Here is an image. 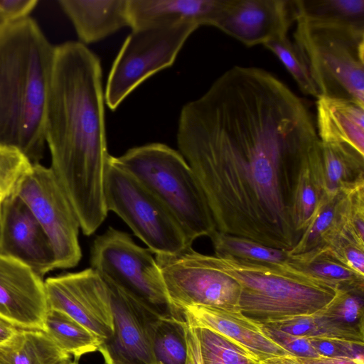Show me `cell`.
Listing matches in <instances>:
<instances>
[{
	"mask_svg": "<svg viewBox=\"0 0 364 364\" xmlns=\"http://www.w3.org/2000/svg\"><path fill=\"white\" fill-rule=\"evenodd\" d=\"M28 206L53 247L56 268L75 267L82 257L80 224L66 193L51 168L33 164L16 193Z\"/></svg>",
	"mask_w": 364,
	"mask_h": 364,
	"instance_id": "obj_10",
	"label": "cell"
},
{
	"mask_svg": "<svg viewBox=\"0 0 364 364\" xmlns=\"http://www.w3.org/2000/svg\"><path fill=\"white\" fill-rule=\"evenodd\" d=\"M149 249L137 245L126 232L109 227L93 241L92 268L109 283L163 316L182 317L173 309Z\"/></svg>",
	"mask_w": 364,
	"mask_h": 364,
	"instance_id": "obj_8",
	"label": "cell"
},
{
	"mask_svg": "<svg viewBox=\"0 0 364 364\" xmlns=\"http://www.w3.org/2000/svg\"><path fill=\"white\" fill-rule=\"evenodd\" d=\"M296 17L294 0H223L213 26L252 47L287 36Z\"/></svg>",
	"mask_w": 364,
	"mask_h": 364,
	"instance_id": "obj_14",
	"label": "cell"
},
{
	"mask_svg": "<svg viewBox=\"0 0 364 364\" xmlns=\"http://www.w3.org/2000/svg\"><path fill=\"white\" fill-rule=\"evenodd\" d=\"M319 164L325 195L348 194L364 187V156L320 141Z\"/></svg>",
	"mask_w": 364,
	"mask_h": 364,
	"instance_id": "obj_21",
	"label": "cell"
},
{
	"mask_svg": "<svg viewBox=\"0 0 364 364\" xmlns=\"http://www.w3.org/2000/svg\"><path fill=\"white\" fill-rule=\"evenodd\" d=\"M342 218V232L364 247V187L346 194Z\"/></svg>",
	"mask_w": 364,
	"mask_h": 364,
	"instance_id": "obj_34",
	"label": "cell"
},
{
	"mask_svg": "<svg viewBox=\"0 0 364 364\" xmlns=\"http://www.w3.org/2000/svg\"><path fill=\"white\" fill-rule=\"evenodd\" d=\"M187 341L188 347L190 364H203L202 360L198 340L194 328L188 326Z\"/></svg>",
	"mask_w": 364,
	"mask_h": 364,
	"instance_id": "obj_40",
	"label": "cell"
},
{
	"mask_svg": "<svg viewBox=\"0 0 364 364\" xmlns=\"http://www.w3.org/2000/svg\"><path fill=\"white\" fill-rule=\"evenodd\" d=\"M289 264L337 289L364 290V276L328 255L323 247L299 255H290Z\"/></svg>",
	"mask_w": 364,
	"mask_h": 364,
	"instance_id": "obj_25",
	"label": "cell"
},
{
	"mask_svg": "<svg viewBox=\"0 0 364 364\" xmlns=\"http://www.w3.org/2000/svg\"><path fill=\"white\" fill-rule=\"evenodd\" d=\"M263 46L282 63L303 93L316 99L319 97V92L304 57L287 36L275 38Z\"/></svg>",
	"mask_w": 364,
	"mask_h": 364,
	"instance_id": "obj_33",
	"label": "cell"
},
{
	"mask_svg": "<svg viewBox=\"0 0 364 364\" xmlns=\"http://www.w3.org/2000/svg\"><path fill=\"white\" fill-rule=\"evenodd\" d=\"M323 247L336 260L364 276V247L355 243L342 231Z\"/></svg>",
	"mask_w": 364,
	"mask_h": 364,
	"instance_id": "obj_35",
	"label": "cell"
},
{
	"mask_svg": "<svg viewBox=\"0 0 364 364\" xmlns=\"http://www.w3.org/2000/svg\"><path fill=\"white\" fill-rule=\"evenodd\" d=\"M21 329L14 323L0 316V345L7 341Z\"/></svg>",
	"mask_w": 364,
	"mask_h": 364,
	"instance_id": "obj_41",
	"label": "cell"
},
{
	"mask_svg": "<svg viewBox=\"0 0 364 364\" xmlns=\"http://www.w3.org/2000/svg\"><path fill=\"white\" fill-rule=\"evenodd\" d=\"M181 314L189 326L213 330L248 350L259 361L290 355L264 334L261 323L239 309L191 306L183 309Z\"/></svg>",
	"mask_w": 364,
	"mask_h": 364,
	"instance_id": "obj_17",
	"label": "cell"
},
{
	"mask_svg": "<svg viewBox=\"0 0 364 364\" xmlns=\"http://www.w3.org/2000/svg\"><path fill=\"white\" fill-rule=\"evenodd\" d=\"M320 144L301 161L294 176L291 219L297 232L302 234L324 196L319 164Z\"/></svg>",
	"mask_w": 364,
	"mask_h": 364,
	"instance_id": "obj_22",
	"label": "cell"
},
{
	"mask_svg": "<svg viewBox=\"0 0 364 364\" xmlns=\"http://www.w3.org/2000/svg\"><path fill=\"white\" fill-rule=\"evenodd\" d=\"M215 255H226L235 258L284 265L289 264L288 251L266 246L247 237L232 235L218 230L209 237Z\"/></svg>",
	"mask_w": 364,
	"mask_h": 364,
	"instance_id": "obj_29",
	"label": "cell"
},
{
	"mask_svg": "<svg viewBox=\"0 0 364 364\" xmlns=\"http://www.w3.org/2000/svg\"><path fill=\"white\" fill-rule=\"evenodd\" d=\"M259 364H303L297 357L291 355L269 358L259 361Z\"/></svg>",
	"mask_w": 364,
	"mask_h": 364,
	"instance_id": "obj_42",
	"label": "cell"
},
{
	"mask_svg": "<svg viewBox=\"0 0 364 364\" xmlns=\"http://www.w3.org/2000/svg\"><path fill=\"white\" fill-rule=\"evenodd\" d=\"M294 1L296 16L312 21L364 27V0Z\"/></svg>",
	"mask_w": 364,
	"mask_h": 364,
	"instance_id": "obj_28",
	"label": "cell"
},
{
	"mask_svg": "<svg viewBox=\"0 0 364 364\" xmlns=\"http://www.w3.org/2000/svg\"><path fill=\"white\" fill-rule=\"evenodd\" d=\"M188 326L183 318L171 316L159 318L152 338L154 364H190Z\"/></svg>",
	"mask_w": 364,
	"mask_h": 364,
	"instance_id": "obj_27",
	"label": "cell"
},
{
	"mask_svg": "<svg viewBox=\"0 0 364 364\" xmlns=\"http://www.w3.org/2000/svg\"><path fill=\"white\" fill-rule=\"evenodd\" d=\"M198 28L183 23L132 30L109 73L104 95L108 107L115 110L142 82L171 66L188 38Z\"/></svg>",
	"mask_w": 364,
	"mask_h": 364,
	"instance_id": "obj_9",
	"label": "cell"
},
{
	"mask_svg": "<svg viewBox=\"0 0 364 364\" xmlns=\"http://www.w3.org/2000/svg\"><path fill=\"white\" fill-rule=\"evenodd\" d=\"M316 128L323 144L343 146L364 156V106L354 101L319 97Z\"/></svg>",
	"mask_w": 364,
	"mask_h": 364,
	"instance_id": "obj_19",
	"label": "cell"
},
{
	"mask_svg": "<svg viewBox=\"0 0 364 364\" xmlns=\"http://www.w3.org/2000/svg\"><path fill=\"white\" fill-rule=\"evenodd\" d=\"M309 339L319 356L363 360V343L331 338H310Z\"/></svg>",
	"mask_w": 364,
	"mask_h": 364,
	"instance_id": "obj_36",
	"label": "cell"
},
{
	"mask_svg": "<svg viewBox=\"0 0 364 364\" xmlns=\"http://www.w3.org/2000/svg\"><path fill=\"white\" fill-rule=\"evenodd\" d=\"M65 364H78V361L75 360H72L70 359V360L69 361H68Z\"/></svg>",
	"mask_w": 364,
	"mask_h": 364,
	"instance_id": "obj_44",
	"label": "cell"
},
{
	"mask_svg": "<svg viewBox=\"0 0 364 364\" xmlns=\"http://www.w3.org/2000/svg\"><path fill=\"white\" fill-rule=\"evenodd\" d=\"M223 0H128L132 30L183 23L213 26Z\"/></svg>",
	"mask_w": 364,
	"mask_h": 364,
	"instance_id": "obj_18",
	"label": "cell"
},
{
	"mask_svg": "<svg viewBox=\"0 0 364 364\" xmlns=\"http://www.w3.org/2000/svg\"><path fill=\"white\" fill-rule=\"evenodd\" d=\"M70 357L41 330L21 329L0 345V364H65Z\"/></svg>",
	"mask_w": 364,
	"mask_h": 364,
	"instance_id": "obj_23",
	"label": "cell"
},
{
	"mask_svg": "<svg viewBox=\"0 0 364 364\" xmlns=\"http://www.w3.org/2000/svg\"><path fill=\"white\" fill-rule=\"evenodd\" d=\"M205 257L212 267L240 284V311L261 324L314 314L328 304L338 291L289 264H270L226 255Z\"/></svg>",
	"mask_w": 364,
	"mask_h": 364,
	"instance_id": "obj_4",
	"label": "cell"
},
{
	"mask_svg": "<svg viewBox=\"0 0 364 364\" xmlns=\"http://www.w3.org/2000/svg\"><path fill=\"white\" fill-rule=\"evenodd\" d=\"M297 358L303 364H363V360L347 358L326 356Z\"/></svg>",
	"mask_w": 364,
	"mask_h": 364,
	"instance_id": "obj_39",
	"label": "cell"
},
{
	"mask_svg": "<svg viewBox=\"0 0 364 364\" xmlns=\"http://www.w3.org/2000/svg\"><path fill=\"white\" fill-rule=\"evenodd\" d=\"M82 44L92 43L129 26L128 0H58Z\"/></svg>",
	"mask_w": 364,
	"mask_h": 364,
	"instance_id": "obj_20",
	"label": "cell"
},
{
	"mask_svg": "<svg viewBox=\"0 0 364 364\" xmlns=\"http://www.w3.org/2000/svg\"><path fill=\"white\" fill-rule=\"evenodd\" d=\"M105 282L110 296L114 333L109 339L100 344L97 350L105 363L154 364L153 334L156 323L163 316Z\"/></svg>",
	"mask_w": 364,
	"mask_h": 364,
	"instance_id": "obj_13",
	"label": "cell"
},
{
	"mask_svg": "<svg viewBox=\"0 0 364 364\" xmlns=\"http://www.w3.org/2000/svg\"><path fill=\"white\" fill-rule=\"evenodd\" d=\"M48 309L42 278L22 262L0 255V316L20 328L43 331Z\"/></svg>",
	"mask_w": 364,
	"mask_h": 364,
	"instance_id": "obj_16",
	"label": "cell"
},
{
	"mask_svg": "<svg viewBox=\"0 0 364 364\" xmlns=\"http://www.w3.org/2000/svg\"><path fill=\"white\" fill-rule=\"evenodd\" d=\"M364 290L338 289L320 313L330 321L364 338Z\"/></svg>",
	"mask_w": 364,
	"mask_h": 364,
	"instance_id": "obj_31",
	"label": "cell"
},
{
	"mask_svg": "<svg viewBox=\"0 0 364 364\" xmlns=\"http://www.w3.org/2000/svg\"><path fill=\"white\" fill-rule=\"evenodd\" d=\"M264 324L308 338H331L364 343V338L330 321L319 311L311 314L296 316Z\"/></svg>",
	"mask_w": 364,
	"mask_h": 364,
	"instance_id": "obj_32",
	"label": "cell"
},
{
	"mask_svg": "<svg viewBox=\"0 0 364 364\" xmlns=\"http://www.w3.org/2000/svg\"><path fill=\"white\" fill-rule=\"evenodd\" d=\"M102 68L85 44L55 46L45 118L51 168L91 235L106 219L105 175L107 151Z\"/></svg>",
	"mask_w": 364,
	"mask_h": 364,
	"instance_id": "obj_2",
	"label": "cell"
},
{
	"mask_svg": "<svg viewBox=\"0 0 364 364\" xmlns=\"http://www.w3.org/2000/svg\"><path fill=\"white\" fill-rule=\"evenodd\" d=\"M155 258L170 303L180 316L183 309L191 306L239 309L240 284L212 267L205 255L192 246L173 255H156Z\"/></svg>",
	"mask_w": 364,
	"mask_h": 364,
	"instance_id": "obj_11",
	"label": "cell"
},
{
	"mask_svg": "<svg viewBox=\"0 0 364 364\" xmlns=\"http://www.w3.org/2000/svg\"><path fill=\"white\" fill-rule=\"evenodd\" d=\"M346 194L325 195L289 255H299L326 245L342 231V215Z\"/></svg>",
	"mask_w": 364,
	"mask_h": 364,
	"instance_id": "obj_24",
	"label": "cell"
},
{
	"mask_svg": "<svg viewBox=\"0 0 364 364\" xmlns=\"http://www.w3.org/2000/svg\"><path fill=\"white\" fill-rule=\"evenodd\" d=\"M179 152L216 230L291 250L294 176L320 144L306 103L259 68L235 65L181 109Z\"/></svg>",
	"mask_w": 364,
	"mask_h": 364,
	"instance_id": "obj_1",
	"label": "cell"
},
{
	"mask_svg": "<svg viewBox=\"0 0 364 364\" xmlns=\"http://www.w3.org/2000/svg\"><path fill=\"white\" fill-rule=\"evenodd\" d=\"M104 198L107 210L119 215L156 255H173L192 246L166 207L111 155L105 175Z\"/></svg>",
	"mask_w": 364,
	"mask_h": 364,
	"instance_id": "obj_7",
	"label": "cell"
},
{
	"mask_svg": "<svg viewBox=\"0 0 364 364\" xmlns=\"http://www.w3.org/2000/svg\"><path fill=\"white\" fill-rule=\"evenodd\" d=\"M43 331L63 352L78 361L84 355L97 351L101 341L92 332L65 313L49 309Z\"/></svg>",
	"mask_w": 364,
	"mask_h": 364,
	"instance_id": "obj_26",
	"label": "cell"
},
{
	"mask_svg": "<svg viewBox=\"0 0 364 364\" xmlns=\"http://www.w3.org/2000/svg\"><path fill=\"white\" fill-rule=\"evenodd\" d=\"M295 22L294 43L307 64L319 97L352 100L364 106V27L300 16Z\"/></svg>",
	"mask_w": 364,
	"mask_h": 364,
	"instance_id": "obj_6",
	"label": "cell"
},
{
	"mask_svg": "<svg viewBox=\"0 0 364 364\" xmlns=\"http://www.w3.org/2000/svg\"><path fill=\"white\" fill-rule=\"evenodd\" d=\"M38 3L37 0H0V24L29 17Z\"/></svg>",
	"mask_w": 364,
	"mask_h": 364,
	"instance_id": "obj_38",
	"label": "cell"
},
{
	"mask_svg": "<svg viewBox=\"0 0 364 364\" xmlns=\"http://www.w3.org/2000/svg\"><path fill=\"white\" fill-rule=\"evenodd\" d=\"M0 212H1V203H0Z\"/></svg>",
	"mask_w": 364,
	"mask_h": 364,
	"instance_id": "obj_45",
	"label": "cell"
},
{
	"mask_svg": "<svg viewBox=\"0 0 364 364\" xmlns=\"http://www.w3.org/2000/svg\"><path fill=\"white\" fill-rule=\"evenodd\" d=\"M0 255L22 262L41 278L56 268L55 253L47 235L16 195L1 203Z\"/></svg>",
	"mask_w": 364,
	"mask_h": 364,
	"instance_id": "obj_15",
	"label": "cell"
},
{
	"mask_svg": "<svg viewBox=\"0 0 364 364\" xmlns=\"http://www.w3.org/2000/svg\"><path fill=\"white\" fill-rule=\"evenodd\" d=\"M44 285L49 309L72 317L101 343L112 336L114 321L109 289L92 268L49 277Z\"/></svg>",
	"mask_w": 364,
	"mask_h": 364,
	"instance_id": "obj_12",
	"label": "cell"
},
{
	"mask_svg": "<svg viewBox=\"0 0 364 364\" xmlns=\"http://www.w3.org/2000/svg\"><path fill=\"white\" fill-rule=\"evenodd\" d=\"M193 328L203 364H259L252 354L227 337L206 328Z\"/></svg>",
	"mask_w": 364,
	"mask_h": 364,
	"instance_id": "obj_30",
	"label": "cell"
},
{
	"mask_svg": "<svg viewBox=\"0 0 364 364\" xmlns=\"http://www.w3.org/2000/svg\"><path fill=\"white\" fill-rule=\"evenodd\" d=\"M261 326L264 334L290 355L299 358L319 356L308 338L289 333L267 324Z\"/></svg>",
	"mask_w": 364,
	"mask_h": 364,
	"instance_id": "obj_37",
	"label": "cell"
},
{
	"mask_svg": "<svg viewBox=\"0 0 364 364\" xmlns=\"http://www.w3.org/2000/svg\"><path fill=\"white\" fill-rule=\"evenodd\" d=\"M114 158L166 207L191 242L216 230L195 175L179 151L152 143Z\"/></svg>",
	"mask_w": 364,
	"mask_h": 364,
	"instance_id": "obj_5",
	"label": "cell"
},
{
	"mask_svg": "<svg viewBox=\"0 0 364 364\" xmlns=\"http://www.w3.org/2000/svg\"><path fill=\"white\" fill-rule=\"evenodd\" d=\"M6 150L4 145L0 144V178L6 160Z\"/></svg>",
	"mask_w": 364,
	"mask_h": 364,
	"instance_id": "obj_43",
	"label": "cell"
},
{
	"mask_svg": "<svg viewBox=\"0 0 364 364\" xmlns=\"http://www.w3.org/2000/svg\"><path fill=\"white\" fill-rule=\"evenodd\" d=\"M55 46L36 22L0 24V144L20 150L32 164L45 149V118Z\"/></svg>",
	"mask_w": 364,
	"mask_h": 364,
	"instance_id": "obj_3",
	"label": "cell"
}]
</instances>
